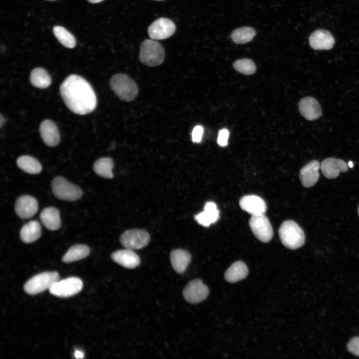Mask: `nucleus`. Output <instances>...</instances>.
Wrapping results in <instances>:
<instances>
[{
	"label": "nucleus",
	"instance_id": "obj_1",
	"mask_svg": "<svg viewBox=\"0 0 359 359\" xmlns=\"http://www.w3.org/2000/svg\"><path fill=\"white\" fill-rule=\"evenodd\" d=\"M60 93L67 107L75 114H87L96 107L97 98L93 88L78 75L68 76L61 84Z\"/></svg>",
	"mask_w": 359,
	"mask_h": 359
},
{
	"label": "nucleus",
	"instance_id": "obj_2",
	"mask_svg": "<svg viewBox=\"0 0 359 359\" xmlns=\"http://www.w3.org/2000/svg\"><path fill=\"white\" fill-rule=\"evenodd\" d=\"M110 85L115 94L124 101L134 100L138 93L137 84L125 74L118 73L113 75L110 80Z\"/></svg>",
	"mask_w": 359,
	"mask_h": 359
},
{
	"label": "nucleus",
	"instance_id": "obj_3",
	"mask_svg": "<svg viewBox=\"0 0 359 359\" xmlns=\"http://www.w3.org/2000/svg\"><path fill=\"white\" fill-rule=\"evenodd\" d=\"M279 235L282 244L290 249L301 247L305 241L303 229L292 220H286L283 222L279 229Z\"/></svg>",
	"mask_w": 359,
	"mask_h": 359
},
{
	"label": "nucleus",
	"instance_id": "obj_4",
	"mask_svg": "<svg viewBox=\"0 0 359 359\" xmlns=\"http://www.w3.org/2000/svg\"><path fill=\"white\" fill-rule=\"evenodd\" d=\"M165 58L163 46L154 39H146L141 44L139 59L144 64L153 67L160 65Z\"/></svg>",
	"mask_w": 359,
	"mask_h": 359
},
{
	"label": "nucleus",
	"instance_id": "obj_5",
	"mask_svg": "<svg viewBox=\"0 0 359 359\" xmlns=\"http://www.w3.org/2000/svg\"><path fill=\"white\" fill-rule=\"evenodd\" d=\"M59 278L58 273L55 271L39 273L29 279L25 283L23 289L28 294H37L49 289L54 283L59 280Z\"/></svg>",
	"mask_w": 359,
	"mask_h": 359
},
{
	"label": "nucleus",
	"instance_id": "obj_6",
	"mask_svg": "<svg viewBox=\"0 0 359 359\" xmlns=\"http://www.w3.org/2000/svg\"><path fill=\"white\" fill-rule=\"evenodd\" d=\"M52 190L58 198L66 201H75L82 195L81 188L62 177H55L52 181Z\"/></svg>",
	"mask_w": 359,
	"mask_h": 359
},
{
	"label": "nucleus",
	"instance_id": "obj_7",
	"mask_svg": "<svg viewBox=\"0 0 359 359\" xmlns=\"http://www.w3.org/2000/svg\"><path fill=\"white\" fill-rule=\"evenodd\" d=\"M83 282L80 278L71 277L54 283L49 289L50 294L59 297L72 296L82 289Z\"/></svg>",
	"mask_w": 359,
	"mask_h": 359
},
{
	"label": "nucleus",
	"instance_id": "obj_8",
	"mask_svg": "<svg viewBox=\"0 0 359 359\" xmlns=\"http://www.w3.org/2000/svg\"><path fill=\"white\" fill-rule=\"evenodd\" d=\"M249 224L253 233L258 240L267 242L272 239L273 235L272 227L264 214L251 215Z\"/></svg>",
	"mask_w": 359,
	"mask_h": 359
},
{
	"label": "nucleus",
	"instance_id": "obj_9",
	"mask_svg": "<svg viewBox=\"0 0 359 359\" xmlns=\"http://www.w3.org/2000/svg\"><path fill=\"white\" fill-rule=\"evenodd\" d=\"M150 240L149 233L141 229L126 231L120 237V242L126 248L140 249L147 246Z\"/></svg>",
	"mask_w": 359,
	"mask_h": 359
},
{
	"label": "nucleus",
	"instance_id": "obj_10",
	"mask_svg": "<svg viewBox=\"0 0 359 359\" xmlns=\"http://www.w3.org/2000/svg\"><path fill=\"white\" fill-rule=\"evenodd\" d=\"M175 30L176 25L173 21L162 17L156 19L149 26L148 33L151 39L162 40L171 36Z\"/></svg>",
	"mask_w": 359,
	"mask_h": 359
},
{
	"label": "nucleus",
	"instance_id": "obj_11",
	"mask_svg": "<svg viewBox=\"0 0 359 359\" xmlns=\"http://www.w3.org/2000/svg\"><path fill=\"white\" fill-rule=\"evenodd\" d=\"M208 287L200 279H194L189 282L183 290L185 300L192 304L199 303L208 296Z\"/></svg>",
	"mask_w": 359,
	"mask_h": 359
},
{
	"label": "nucleus",
	"instance_id": "obj_12",
	"mask_svg": "<svg viewBox=\"0 0 359 359\" xmlns=\"http://www.w3.org/2000/svg\"><path fill=\"white\" fill-rule=\"evenodd\" d=\"M38 208L36 199L28 195L19 197L15 204V213L22 219L31 217L37 212Z\"/></svg>",
	"mask_w": 359,
	"mask_h": 359
},
{
	"label": "nucleus",
	"instance_id": "obj_13",
	"mask_svg": "<svg viewBox=\"0 0 359 359\" xmlns=\"http://www.w3.org/2000/svg\"><path fill=\"white\" fill-rule=\"evenodd\" d=\"M320 168L326 178L333 179L338 177L341 172H346L348 170L349 166L342 160L328 158L322 161Z\"/></svg>",
	"mask_w": 359,
	"mask_h": 359
},
{
	"label": "nucleus",
	"instance_id": "obj_14",
	"mask_svg": "<svg viewBox=\"0 0 359 359\" xmlns=\"http://www.w3.org/2000/svg\"><path fill=\"white\" fill-rule=\"evenodd\" d=\"M310 46L315 50H329L333 48L335 39L331 33L324 29H318L309 38Z\"/></svg>",
	"mask_w": 359,
	"mask_h": 359
},
{
	"label": "nucleus",
	"instance_id": "obj_15",
	"mask_svg": "<svg viewBox=\"0 0 359 359\" xmlns=\"http://www.w3.org/2000/svg\"><path fill=\"white\" fill-rule=\"evenodd\" d=\"M240 207L251 215L263 214L267 209L265 201L255 195L243 196L239 201Z\"/></svg>",
	"mask_w": 359,
	"mask_h": 359
},
{
	"label": "nucleus",
	"instance_id": "obj_16",
	"mask_svg": "<svg viewBox=\"0 0 359 359\" xmlns=\"http://www.w3.org/2000/svg\"><path fill=\"white\" fill-rule=\"evenodd\" d=\"M299 110L305 119L313 121L322 115V109L318 101L312 97H306L300 100L298 104Z\"/></svg>",
	"mask_w": 359,
	"mask_h": 359
},
{
	"label": "nucleus",
	"instance_id": "obj_17",
	"mask_svg": "<svg viewBox=\"0 0 359 359\" xmlns=\"http://www.w3.org/2000/svg\"><path fill=\"white\" fill-rule=\"evenodd\" d=\"M39 133L43 142L49 147H55L60 142V135L56 124L50 120L43 121L39 126Z\"/></svg>",
	"mask_w": 359,
	"mask_h": 359
},
{
	"label": "nucleus",
	"instance_id": "obj_18",
	"mask_svg": "<svg viewBox=\"0 0 359 359\" xmlns=\"http://www.w3.org/2000/svg\"><path fill=\"white\" fill-rule=\"evenodd\" d=\"M111 258L118 264L128 269L136 268L140 263L138 255L133 250L126 248L113 252Z\"/></svg>",
	"mask_w": 359,
	"mask_h": 359
},
{
	"label": "nucleus",
	"instance_id": "obj_19",
	"mask_svg": "<svg viewBox=\"0 0 359 359\" xmlns=\"http://www.w3.org/2000/svg\"><path fill=\"white\" fill-rule=\"evenodd\" d=\"M319 162L313 160L304 166L300 171V178L302 185L305 187L313 186L319 178Z\"/></svg>",
	"mask_w": 359,
	"mask_h": 359
},
{
	"label": "nucleus",
	"instance_id": "obj_20",
	"mask_svg": "<svg viewBox=\"0 0 359 359\" xmlns=\"http://www.w3.org/2000/svg\"><path fill=\"white\" fill-rule=\"evenodd\" d=\"M219 210L216 204L212 201L207 202L204 210L195 216V219L200 225L208 227L215 222L219 218Z\"/></svg>",
	"mask_w": 359,
	"mask_h": 359
},
{
	"label": "nucleus",
	"instance_id": "obj_21",
	"mask_svg": "<svg viewBox=\"0 0 359 359\" xmlns=\"http://www.w3.org/2000/svg\"><path fill=\"white\" fill-rule=\"evenodd\" d=\"M40 219L44 226L49 230H56L61 226L59 210L54 207H47L42 210Z\"/></svg>",
	"mask_w": 359,
	"mask_h": 359
},
{
	"label": "nucleus",
	"instance_id": "obj_22",
	"mask_svg": "<svg viewBox=\"0 0 359 359\" xmlns=\"http://www.w3.org/2000/svg\"><path fill=\"white\" fill-rule=\"evenodd\" d=\"M171 265L176 272L183 273L191 260L190 254L186 251L177 249L172 251L170 254Z\"/></svg>",
	"mask_w": 359,
	"mask_h": 359
},
{
	"label": "nucleus",
	"instance_id": "obj_23",
	"mask_svg": "<svg viewBox=\"0 0 359 359\" xmlns=\"http://www.w3.org/2000/svg\"><path fill=\"white\" fill-rule=\"evenodd\" d=\"M41 235V226L36 220H32L24 224L20 229V237L22 241L30 243L37 240Z\"/></svg>",
	"mask_w": 359,
	"mask_h": 359
},
{
	"label": "nucleus",
	"instance_id": "obj_24",
	"mask_svg": "<svg viewBox=\"0 0 359 359\" xmlns=\"http://www.w3.org/2000/svg\"><path fill=\"white\" fill-rule=\"evenodd\" d=\"M248 272V268L245 264L241 261H238L233 263L226 271L224 277L228 282H236L245 278Z\"/></svg>",
	"mask_w": 359,
	"mask_h": 359
},
{
	"label": "nucleus",
	"instance_id": "obj_25",
	"mask_svg": "<svg viewBox=\"0 0 359 359\" xmlns=\"http://www.w3.org/2000/svg\"><path fill=\"white\" fill-rule=\"evenodd\" d=\"M30 81L33 86L43 89L50 86L51 83V78L45 69L37 67L31 71Z\"/></svg>",
	"mask_w": 359,
	"mask_h": 359
},
{
	"label": "nucleus",
	"instance_id": "obj_26",
	"mask_svg": "<svg viewBox=\"0 0 359 359\" xmlns=\"http://www.w3.org/2000/svg\"><path fill=\"white\" fill-rule=\"evenodd\" d=\"M90 252L88 246L84 244H76L71 246L62 258L63 262L69 263L80 260L89 255Z\"/></svg>",
	"mask_w": 359,
	"mask_h": 359
},
{
	"label": "nucleus",
	"instance_id": "obj_27",
	"mask_svg": "<svg viewBox=\"0 0 359 359\" xmlns=\"http://www.w3.org/2000/svg\"><path fill=\"white\" fill-rule=\"evenodd\" d=\"M16 164L19 169L29 174H38L42 170L40 163L36 159L29 156L19 157Z\"/></svg>",
	"mask_w": 359,
	"mask_h": 359
},
{
	"label": "nucleus",
	"instance_id": "obj_28",
	"mask_svg": "<svg viewBox=\"0 0 359 359\" xmlns=\"http://www.w3.org/2000/svg\"><path fill=\"white\" fill-rule=\"evenodd\" d=\"M113 161L110 158H102L97 160L94 164L93 170L98 176L106 179L113 177L112 169Z\"/></svg>",
	"mask_w": 359,
	"mask_h": 359
},
{
	"label": "nucleus",
	"instance_id": "obj_29",
	"mask_svg": "<svg viewBox=\"0 0 359 359\" xmlns=\"http://www.w3.org/2000/svg\"><path fill=\"white\" fill-rule=\"evenodd\" d=\"M255 34L253 28L244 26L234 29L231 34V38L235 43L244 44L251 41Z\"/></svg>",
	"mask_w": 359,
	"mask_h": 359
},
{
	"label": "nucleus",
	"instance_id": "obj_30",
	"mask_svg": "<svg viewBox=\"0 0 359 359\" xmlns=\"http://www.w3.org/2000/svg\"><path fill=\"white\" fill-rule=\"evenodd\" d=\"M55 37L64 46L73 48L76 45V40L74 36L64 27L55 26L53 28Z\"/></svg>",
	"mask_w": 359,
	"mask_h": 359
},
{
	"label": "nucleus",
	"instance_id": "obj_31",
	"mask_svg": "<svg viewBox=\"0 0 359 359\" xmlns=\"http://www.w3.org/2000/svg\"><path fill=\"white\" fill-rule=\"evenodd\" d=\"M233 67L235 70L245 75L253 74L256 70L254 62L247 58L236 60L233 64Z\"/></svg>",
	"mask_w": 359,
	"mask_h": 359
},
{
	"label": "nucleus",
	"instance_id": "obj_32",
	"mask_svg": "<svg viewBox=\"0 0 359 359\" xmlns=\"http://www.w3.org/2000/svg\"><path fill=\"white\" fill-rule=\"evenodd\" d=\"M347 348L350 353L359 357V337L352 338L348 343Z\"/></svg>",
	"mask_w": 359,
	"mask_h": 359
},
{
	"label": "nucleus",
	"instance_id": "obj_33",
	"mask_svg": "<svg viewBox=\"0 0 359 359\" xmlns=\"http://www.w3.org/2000/svg\"><path fill=\"white\" fill-rule=\"evenodd\" d=\"M229 137V131L226 129L221 130L218 133L217 143L221 147L226 146L227 145Z\"/></svg>",
	"mask_w": 359,
	"mask_h": 359
},
{
	"label": "nucleus",
	"instance_id": "obj_34",
	"mask_svg": "<svg viewBox=\"0 0 359 359\" xmlns=\"http://www.w3.org/2000/svg\"><path fill=\"white\" fill-rule=\"evenodd\" d=\"M203 133V129L201 126H195L192 132V141L194 143H199L201 141Z\"/></svg>",
	"mask_w": 359,
	"mask_h": 359
},
{
	"label": "nucleus",
	"instance_id": "obj_35",
	"mask_svg": "<svg viewBox=\"0 0 359 359\" xmlns=\"http://www.w3.org/2000/svg\"><path fill=\"white\" fill-rule=\"evenodd\" d=\"M74 355L77 359H82L84 358V354L78 350L75 351Z\"/></svg>",
	"mask_w": 359,
	"mask_h": 359
},
{
	"label": "nucleus",
	"instance_id": "obj_36",
	"mask_svg": "<svg viewBox=\"0 0 359 359\" xmlns=\"http://www.w3.org/2000/svg\"><path fill=\"white\" fill-rule=\"evenodd\" d=\"M5 121V119L3 116L0 114V127L1 128Z\"/></svg>",
	"mask_w": 359,
	"mask_h": 359
},
{
	"label": "nucleus",
	"instance_id": "obj_37",
	"mask_svg": "<svg viewBox=\"0 0 359 359\" xmlns=\"http://www.w3.org/2000/svg\"><path fill=\"white\" fill-rule=\"evenodd\" d=\"M89 2L92 3H96L101 2L103 0H87Z\"/></svg>",
	"mask_w": 359,
	"mask_h": 359
},
{
	"label": "nucleus",
	"instance_id": "obj_38",
	"mask_svg": "<svg viewBox=\"0 0 359 359\" xmlns=\"http://www.w3.org/2000/svg\"><path fill=\"white\" fill-rule=\"evenodd\" d=\"M348 164L349 167L350 168H353V167L354 166V164L352 161H350Z\"/></svg>",
	"mask_w": 359,
	"mask_h": 359
},
{
	"label": "nucleus",
	"instance_id": "obj_39",
	"mask_svg": "<svg viewBox=\"0 0 359 359\" xmlns=\"http://www.w3.org/2000/svg\"><path fill=\"white\" fill-rule=\"evenodd\" d=\"M358 215L359 216V205L358 208Z\"/></svg>",
	"mask_w": 359,
	"mask_h": 359
},
{
	"label": "nucleus",
	"instance_id": "obj_40",
	"mask_svg": "<svg viewBox=\"0 0 359 359\" xmlns=\"http://www.w3.org/2000/svg\"><path fill=\"white\" fill-rule=\"evenodd\" d=\"M49 0V1H54V0Z\"/></svg>",
	"mask_w": 359,
	"mask_h": 359
},
{
	"label": "nucleus",
	"instance_id": "obj_41",
	"mask_svg": "<svg viewBox=\"0 0 359 359\" xmlns=\"http://www.w3.org/2000/svg\"></svg>",
	"mask_w": 359,
	"mask_h": 359
}]
</instances>
